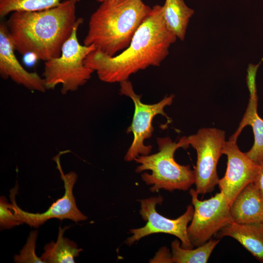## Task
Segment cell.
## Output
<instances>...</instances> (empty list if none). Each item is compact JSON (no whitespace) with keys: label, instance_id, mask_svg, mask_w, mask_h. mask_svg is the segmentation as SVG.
I'll list each match as a JSON object with an SVG mask.
<instances>
[{"label":"cell","instance_id":"cell-21","mask_svg":"<svg viewBox=\"0 0 263 263\" xmlns=\"http://www.w3.org/2000/svg\"><path fill=\"white\" fill-rule=\"evenodd\" d=\"M4 196L0 197V229H9L20 225V221L16 217Z\"/></svg>","mask_w":263,"mask_h":263},{"label":"cell","instance_id":"cell-6","mask_svg":"<svg viewBox=\"0 0 263 263\" xmlns=\"http://www.w3.org/2000/svg\"><path fill=\"white\" fill-rule=\"evenodd\" d=\"M225 132L215 128H203L196 133L186 136V142L196 151L194 170L196 190L204 195L213 191L219 178L217 171L218 161L225 142Z\"/></svg>","mask_w":263,"mask_h":263},{"label":"cell","instance_id":"cell-22","mask_svg":"<svg viewBox=\"0 0 263 263\" xmlns=\"http://www.w3.org/2000/svg\"><path fill=\"white\" fill-rule=\"evenodd\" d=\"M151 262L170 263H172L171 254H170L169 250L164 247L161 249L157 256L155 257Z\"/></svg>","mask_w":263,"mask_h":263},{"label":"cell","instance_id":"cell-8","mask_svg":"<svg viewBox=\"0 0 263 263\" xmlns=\"http://www.w3.org/2000/svg\"><path fill=\"white\" fill-rule=\"evenodd\" d=\"M68 151H61L53 158L56 163V168L60 173V178L64 183V194L62 197L53 203L44 212L35 213L22 210L18 206L15 199L16 195L18 192V184L17 183L15 187L10 190L9 197L11 202V207L22 224L25 223L31 227L37 228L52 218L60 220L70 219L75 222L84 221L87 219V216L77 208L73 194V188L77 180V174L74 171L65 174L60 164L61 155Z\"/></svg>","mask_w":263,"mask_h":263},{"label":"cell","instance_id":"cell-5","mask_svg":"<svg viewBox=\"0 0 263 263\" xmlns=\"http://www.w3.org/2000/svg\"><path fill=\"white\" fill-rule=\"evenodd\" d=\"M83 22L78 18L69 38L64 43L59 57L45 61L43 78L47 90L54 89L61 85V92L65 94L76 91L91 77L94 71L86 66L84 60L95 50L94 45L79 43L77 31Z\"/></svg>","mask_w":263,"mask_h":263},{"label":"cell","instance_id":"cell-4","mask_svg":"<svg viewBox=\"0 0 263 263\" xmlns=\"http://www.w3.org/2000/svg\"><path fill=\"white\" fill-rule=\"evenodd\" d=\"M158 151L151 155H139L134 160L140 164L135 171L140 173L150 170L149 174H141L143 181L154 192L163 189L169 191L175 189L187 191L195 184L194 170L190 166L181 165L174 158L176 150L180 148H187L186 137H182L178 142H173L169 137L157 138Z\"/></svg>","mask_w":263,"mask_h":263},{"label":"cell","instance_id":"cell-17","mask_svg":"<svg viewBox=\"0 0 263 263\" xmlns=\"http://www.w3.org/2000/svg\"><path fill=\"white\" fill-rule=\"evenodd\" d=\"M69 226L58 227L56 242L51 241L44 247V252L40 257L44 263H74L82 249H79L74 241L64 237L63 234Z\"/></svg>","mask_w":263,"mask_h":263},{"label":"cell","instance_id":"cell-9","mask_svg":"<svg viewBox=\"0 0 263 263\" xmlns=\"http://www.w3.org/2000/svg\"><path fill=\"white\" fill-rule=\"evenodd\" d=\"M189 194L194 213L188 227L189 240L195 247L200 246L214 236L221 229L232 222L230 205L220 191L210 198L198 199L196 189H190Z\"/></svg>","mask_w":263,"mask_h":263},{"label":"cell","instance_id":"cell-12","mask_svg":"<svg viewBox=\"0 0 263 263\" xmlns=\"http://www.w3.org/2000/svg\"><path fill=\"white\" fill-rule=\"evenodd\" d=\"M15 48L5 22L0 24V75L10 78L27 89L41 93L47 90L43 78L36 72H30L20 63L15 53Z\"/></svg>","mask_w":263,"mask_h":263},{"label":"cell","instance_id":"cell-10","mask_svg":"<svg viewBox=\"0 0 263 263\" xmlns=\"http://www.w3.org/2000/svg\"><path fill=\"white\" fill-rule=\"evenodd\" d=\"M139 201L141 204L139 213L142 218L147 222L146 224L143 227L130 230L132 235L126 240L127 245H131L149 235L162 233L172 235L179 238L182 248H193L188 233V225L191 221L194 213L193 205H188L185 212L178 218L171 219L161 215L156 210V205H161L163 201L162 196L141 199Z\"/></svg>","mask_w":263,"mask_h":263},{"label":"cell","instance_id":"cell-13","mask_svg":"<svg viewBox=\"0 0 263 263\" xmlns=\"http://www.w3.org/2000/svg\"><path fill=\"white\" fill-rule=\"evenodd\" d=\"M259 67L258 64L248 65L246 76L249 93L248 105L237 130L229 139L237 141L243 129L247 126H251L254 142L252 148L246 153L254 162L260 165L263 161V119L258 113V98L256 77Z\"/></svg>","mask_w":263,"mask_h":263},{"label":"cell","instance_id":"cell-18","mask_svg":"<svg viewBox=\"0 0 263 263\" xmlns=\"http://www.w3.org/2000/svg\"><path fill=\"white\" fill-rule=\"evenodd\" d=\"M220 240L211 239L195 249H185L178 240H175L171 243L172 263H206Z\"/></svg>","mask_w":263,"mask_h":263},{"label":"cell","instance_id":"cell-1","mask_svg":"<svg viewBox=\"0 0 263 263\" xmlns=\"http://www.w3.org/2000/svg\"><path fill=\"white\" fill-rule=\"evenodd\" d=\"M177 38L167 27L162 6L156 5L122 53L111 56L95 49L86 56L84 64L96 72L101 81L120 83L140 70L159 66Z\"/></svg>","mask_w":263,"mask_h":263},{"label":"cell","instance_id":"cell-19","mask_svg":"<svg viewBox=\"0 0 263 263\" xmlns=\"http://www.w3.org/2000/svg\"><path fill=\"white\" fill-rule=\"evenodd\" d=\"M77 2L81 0H75ZM62 0H0V17L18 11H37L59 5Z\"/></svg>","mask_w":263,"mask_h":263},{"label":"cell","instance_id":"cell-3","mask_svg":"<svg viewBox=\"0 0 263 263\" xmlns=\"http://www.w3.org/2000/svg\"><path fill=\"white\" fill-rule=\"evenodd\" d=\"M92 14L83 43L113 56L130 45L152 8L143 0H107Z\"/></svg>","mask_w":263,"mask_h":263},{"label":"cell","instance_id":"cell-20","mask_svg":"<svg viewBox=\"0 0 263 263\" xmlns=\"http://www.w3.org/2000/svg\"><path fill=\"white\" fill-rule=\"evenodd\" d=\"M38 231L30 232L26 243L19 255H15L14 261L17 263H44L36 254L35 249Z\"/></svg>","mask_w":263,"mask_h":263},{"label":"cell","instance_id":"cell-23","mask_svg":"<svg viewBox=\"0 0 263 263\" xmlns=\"http://www.w3.org/2000/svg\"><path fill=\"white\" fill-rule=\"evenodd\" d=\"M253 183L263 197V161L260 164L259 170Z\"/></svg>","mask_w":263,"mask_h":263},{"label":"cell","instance_id":"cell-7","mask_svg":"<svg viewBox=\"0 0 263 263\" xmlns=\"http://www.w3.org/2000/svg\"><path fill=\"white\" fill-rule=\"evenodd\" d=\"M120 83V94L130 97L134 106L132 120L126 131L128 133H132L133 138L124 157L125 161H131L139 155H148L151 152L152 146L145 145L144 141L152 136L154 131L153 119L161 114L169 120L164 110L166 106L172 104L174 95L166 96L156 103L147 104L142 102L141 95L135 94L132 83L129 80Z\"/></svg>","mask_w":263,"mask_h":263},{"label":"cell","instance_id":"cell-2","mask_svg":"<svg viewBox=\"0 0 263 263\" xmlns=\"http://www.w3.org/2000/svg\"><path fill=\"white\" fill-rule=\"evenodd\" d=\"M75 0L37 11H15L5 22L15 50L46 61L59 57L76 24Z\"/></svg>","mask_w":263,"mask_h":263},{"label":"cell","instance_id":"cell-16","mask_svg":"<svg viewBox=\"0 0 263 263\" xmlns=\"http://www.w3.org/2000/svg\"><path fill=\"white\" fill-rule=\"evenodd\" d=\"M194 11L184 0H165L162 14L168 29L177 38L184 41L189 19Z\"/></svg>","mask_w":263,"mask_h":263},{"label":"cell","instance_id":"cell-15","mask_svg":"<svg viewBox=\"0 0 263 263\" xmlns=\"http://www.w3.org/2000/svg\"><path fill=\"white\" fill-rule=\"evenodd\" d=\"M230 237L240 243L259 262L263 263V223H229L215 235Z\"/></svg>","mask_w":263,"mask_h":263},{"label":"cell","instance_id":"cell-24","mask_svg":"<svg viewBox=\"0 0 263 263\" xmlns=\"http://www.w3.org/2000/svg\"><path fill=\"white\" fill-rule=\"evenodd\" d=\"M98 2H102L104 1L107 0H96Z\"/></svg>","mask_w":263,"mask_h":263},{"label":"cell","instance_id":"cell-11","mask_svg":"<svg viewBox=\"0 0 263 263\" xmlns=\"http://www.w3.org/2000/svg\"><path fill=\"white\" fill-rule=\"evenodd\" d=\"M223 154L227 156V168L218 185L230 206L241 190L254 182L260 165L254 162L246 152L241 151L235 140L229 139L225 141Z\"/></svg>","mask_w":263,"mask_h":263},{"label":"cell","instance_id":"cell-14","mask_svg":"<svg viewBox=\"0 0 263 263\" xmlns=\"http://www.w3.org/2000/svg\"><path fill=\"white\" fill-rule=\"evenodd\" d=\"M232 222L263 223V197L253 182L245 186L230 205Z\"/></svg>","mask_w":263,"mask_h":263}]
</instances>
